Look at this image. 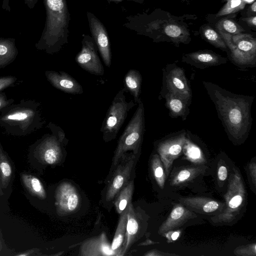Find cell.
Here are the masks:
<instances>
[{
  "label": "cell",
  "mask_w": 256,
  "mask_h": 256,
  "mask_svg": "<svg viewBox=\"0 0 256 256\" xmlns=\"http://www.w3.org/2000/svg\"><path fill=\"white\" fill-rule=\"evenodd\" d=\"M203 84L228 138L234 142L244 140L252 127L254 98L233 94L210 82Z\"/></svg>",
  "instance_id": "6da1fadb"
},
{
  "label": "cell",
  "mask_w": 256,
  "mask_h": 256,
  "mask_svg": "<svg viewBox=\"0 0 256 256\" xmlns=\"http://www.w3.org/2000/svg\"><path fill=\"white\" fill-rule=\"evenodd\" d=\"M46 12L45 25L35 46L52 54L68 43L70 20L66 0H44Z\"/></svg>",
  "instance_id": "7a4b0ae2"
},
{
  "label": "cell",
  "mask_w": 256,
  "mask_h": 256,
  "mask_svg": "<svg viewBox=\"0 0 256 256\" xmlns=\"http://www.w3.org/2000/svg\"><path fill=\"white\" fill-rule=\"evenodd\" d=\"M40 104L22 100L6 107L0 114V127L14 136H26L41 128L45 121L42 116Z\"/></svg>",
  "instance_id": "3957f363"
},
{
  "label": "cell",
  "mask_w": 256,
  "mask_h": 256,
  "mask_svg": "<svg viewBox=\"0 0 256 256\" xmlns=\"http://www.w3.org/2000/svg\"><path fill=\"white\" fill-rule=\"evenodd\" d=\"M144 128V108L140 100L136 112L118 142L109 174L117 166L124 154L128 151H132L134 154H140Z\"/></svg>",
  "instance_id": "277c9868"
},
{
  "label": "cell",
  "mask_w": 256,
  "mask_h": 256,
  "mask_svg": "<svg viewBox=\"0 0 256 256\" xmlns=\"http://www.w3.org/2000/svg\"><path fill=\"white\" fill-rule=\"evenodd\" d=\"M46 127L52 134H46L38 140L33 153L40 162L54 164L62 160L68 140L64 131L59 126L50 122Z\"/></svg>",
  "instance_id": "5b68a950"
},
{
  "label": "cell",
  "mask_w": 256,
  "mask_h": 256,
  "mask_svg": "<svg viewBox=\"0 0 256 256\" xmlns=\"http://www.w3.org/2000/svg\"><path fill=\"white\" fill-rule=\"evenodd\" d=\"M230 51L231 61L239 67H255L256 40L252 36L238 34L234 36L218 30Z\"/></svg>",
  "instance_id": "8992f818"
},
{
  "label": "cell",
  "mask_w": 256,
  "mask_h": 256,
  "mask_svg": "<svg viewBox=\"0 0 256 256\" xmlns=\"http://www.w3.org/2000/svg\"><path fill=\"white\" fill-rule=\"evenodd\" d=\"M124 88L120 89L113 99L100 129L106 142L116 138L129 111L136 106L133 100L127 102Z\"/></svg>",
  "instance_id": "52a82bcc"
},
{
  "label": "cell",
  "mask_w": 256,
  "mask_h": 256,
  "mask_svg": "<svg viewBox=\"0 0 256 256\" xmlns=\"http://www.w3.org/2000/svg\"><path fill=\"white\" fill-rule=\"evenodd\" d=\"M140 154L126 152L122 154L117 166L108 175L104 197L105 202H112L120 190L130 180Z\"/></svg>",
  "instance_id": "ba28073f"
},
{
  "label": "cell",
  "mask_w": 256,
  "mask_h": 256,
  "mask_svg": "<svg viewBox=\"0 0 256 256\" xmlns=\"http://www.w3.org/2000/svg\"><path fill=\"white\" fill-rule=\"evenodd\" d=\"M246 191L240 173L234 170L230 175L227 193L225 195L226 206L222 212L212 218L216 222H228L236 218L244 204Z\"/></svg>",
  "instance_id": "9c48e42d"
},
{
  "label": "cell",
  "mask_w": 256,
  "mask_h": 256,
  "mask_svg": "<svg viewBox=\"0 0 256 256\" xmlns=\"http://www.w3.org/2000/svg\"><path fill=\"white\" fill-rule=\"evenodd\" d=\"M82 48L75 60L79 66L88 72L102 76L104 68L97 52V47L92 36L83 34Z\"/></svg>",
  "instance_id": "30bf717a"
},
{
  "label": "cell",
  "mask_w": 256,
  "mask_h": 256,
  "mask_svg": "<svg viewBox=\"0 0 256 256\" xmlns=\"http://www.w3.org/2000/svg\"><path fill=\"white\" fill-rule=\"evenodd\" d=\"M186 132L182 130L162 140L157 146V151L168 176L174 161L183 151Z\"/></svg>",
  "instance_id": "8fae6325"
},
{
  "label": "cell",
  "mask_w": 256,
  "mask_h": 256,
  "mask_svg": "<svg viewBox=\"0 0 256 256\" xmlns=\"http://www.w3.org/2000/svg\"><path fill=\"white\" fill-rule=\"evenodd\" d=\"M163 88L179 94L192 101V93L183 68L176 64H170L163 70Z\"/></svg>",
  "instance_id": "7c38bea8"
},
{
  "label": "cell",
  "mask_w": 256,
  "mask_h": 256,
  "mask_svg": "<svg viewBox=\"0 0 256 256\" xmlns=\"http://www.w3.org/2000/svg\"><path fill=\"white\" fill-rule=\"evenodd\" d=\"M86 16L92 37L104 64L108 68H110L112 64V52L106 29L100 20L92 12L88 11Z\"/></svg>",
  "instance_id": "4fadbf2b"
},
{
  "label": "cell",
  "mask_w": 256,
  "mask_h": 256,
  "mask_svg": "<svg viewBox=\"0 0 256 256\" xmlns=\"http://www.w3.org/2000/svg\"><path fill=\"white\" fill-rule=\"evenodd\" d=\"M80 202V196L76 188L71 184H61L56 192V205L58 212L68 214L74 212Z\"/></svg>",
  "instance_id": "5bb4252c"
},
{
  "label": "cell",
  "mask_w": 256,
  "mask_h": 256,
  "mask_svg": "<svg viewBox=\"0 0 256 256\" xmlns=\"http://www.w3.org/2000/svg\"><path fill=\"white\" fill-rule=\"evenodd\" d=\"M44 74L47 80L54 87L65 93L79 94L84 92L80 84L65 72L46 70Z\"/></svg>",
  "instance_id": "9a60e30c"
},
{
  "label": "cell",
  "mask_w": 256,
  "mask_h": 256,
  "mask_svg": "<svg viewBox=\"0 0 256 256\" xmlns=\"http://www.w3.org/2000/svg\"><path fill=\"white\" fill-rule=\"evenodd\" d=\"M182 61L196 68L204 69L226 64L227 59L210 50H200L186 54Z\"/></svg>",
  "instance_id": "2e32d148"
},
{
  "label": "cell",
  "mask_w": 256,
  "mask_h": 256,
  "mask_svg": "<svg viewBox=\"0 0 256 256\" xmlns=\"http://www.w3.org/2000/svg\"><path fill=\"white\" fill-rule=\"evenodd\" d=\"M80 255L84 256H116L111 249L104 233L84 241L80 248Z\"/></svg>",
  "instance_id": "e0dca14e"
},
{
  "label": "cell",
  "mask_w": 256,
  "mask_h": 256,
  "mask_svg": "<svg viewBox=\"0 0 256 256\" xmlns=\"http://www.w3.org/2000/svg\"><path fill=\"white\" fill-rule=\"evenodd\" d=\"M164 94L170 116L181 117L185 120L190 112L189 106L192 101L170 92H166Z\"/></svg>",
  "instance_id": "ac0fdd59"
},
{
  "label": "cell",
  "mask_w": 256,
  "mask_h": 256,
  "mask_svg": "<svg viewBox=\"0 0 256 256\" xmlns=\"http://www.w3.org/2000/svg\"><path fill=\"white\" fill-rule=\"evenodd\" d=\"M192 216L190 211L182 206L178 205L173 208L168 218L160 228L158 233L166 234L168 232L180 226Z\"/></svg>",
  "instance_id": "d6986e66"
},
{
  "label": "cell",
  "mask_w": 256,
  "mask_h": 256,
  "mask_svg": "<svg viewBox=\"0 0 256 256\" xmlns=\"http://www.w3.org/2000/svg\"><path fill=\"white\" fill-rule=\"evenodd\" d=\"M139 228L134 207L130 204L128 207L127 222L124 240L122 246L121 256H124L134 242Z\"/></svg>",
  "instance_id": "ffe728a7"
},
{
  "label": "cell",
  "mask_w": 256,
  "mask_h": 256,
  "mask_svg": "<svg viewBox=\"0 0 256 256\" xmlns=\"http://www.w3.org/2000/svg\"><path fill=\"white\" fill-rule=\"evenodd\" d=\"M18 54L15 38H0V69L12 63Z\"/></svg>",
  "instance_id": "44dd1931"
},
{
  "label": "cell",
  "mask_w": 256,
  "mask_h": 256,
  "mask_svg": "<svg viewBox=\"0 0 256 256\" xmlns=\"http://www.w3.org/2000/svg\"><path fill=\"white\" fill-rule=\"evenodd\" d=\"M142 76L140 72L136 70H130L126 74L124 79V88L134 98V102L138 103L140 100V95L141 92Z\"/></svg>",
  "instance_id": "7402d4cb"
},
{
  "label": "cell",
  "mask_w": 256,
  "mask_h": 256,
  "mask_svg": "<svg viewBox=\"0 0 256 256\" xmlns=\"http://www.w3.org/2000/svg\"><path fill=\"white\" fill-rule=\"evenodd\" d=\"M134 182L130 180L118 192L114 199V205L116 212L120 214L132 204L134 190Z\"/></svg>",
  "instance_id": "603a6c76"
},
{
  "label": "cell",
  "mask_w": 256,
  "mask_h": 256,
  "mask_svg": "<svg viewBox=\"0 0 256 256\" xmlns=\"http://www.w3.org/2000/svg\"><path fill=\"white\" fill-rule=\"evenodd\" d=\"M128 207L120 214L114 237L110 244L111 249L116 253V256H121L122 246L126 231Z\"/></svg>",
  "instance_id": "cb8c5ba5"
},
{
  "label": "cell",
  "mask_w": 256,
  "mask_h": 256,
  "mask_svg": "<svg viewBox=\"0 0 256 256\" xmlns=\"http://www.w3.org/2000/svg\"><path fill=\"white\" fill-rule=\"evenodd\" d=\"M180 201L188 207L206 213L214 212L218 209L220 206L215 200L200 198H182Z\"/></svg>",
  "instance_id": "d4e9b609"
},
{
  "label": "cell",
  "mask_w": 256,
  "mask_h": 256,
  "mask_svg": "<svg viewBox=\"0 0 256 256\" xmlns=\"http://www.w3.org/2000/svg\"><path fill=\"white\" fill-rule=\"evenodd\" d=\"M12 168L10 161L3 151L0 142V195L6 188L12 178Z\"/></svg>",
  "instance_id": "484cf974"
},
{
  "label": "cell",
  "mask_w": 256,
  "mask_h": 256,
  "mask_svg": "<svg viewBox=\"0 0 256 256\" xmlns=\"http://www.w3.org/2000/svg\"><path fill=\"white\" fill-rule=\"evenodd\" d=\"M22 178L24 185L32 194L41 199L46 198V190L38 178L28 174H22Z\"/></svg>",
  "instance_id": "4316f807"
},
{
  "label": "cell",
  "mask_w": 256,
  "mask_h": 256,
  "mask_svg": "<svg viewBox=\"0 0 256 256\" xmlns=\"http://www.w3.org/2000/svg\"><path fill=\"white\" fill-rule=\"evenodd\" d=\"M182 152L187 158L194 163L201 164L205 160L201 149L192 142L188 133Z\"/></svg>",
  "instance_id": "83f0119b"
},
{
  "label": "cell",
  "mask_w": 256,
  "mask_h": 256,
  "mask_svg": "<svg viewBox=\"0 0 256 256\" xmlns=\"http://www.w3.org/2000/svg\"><path fill=\"white\" fill-rule=\"evenodd\" d=\"M151 167L154 176L159 186L162 188L165 182L166 176L159 155L155 154L152 158Z\"/></svg>",
  "instance_id": "f1b7e54d"
},
{
  "label": "cell",
  "mask_w": 256,
  "mask_h": 256,
  "mask_svg": "<svg viewBox=\"0 0 256 256\" xmlns=\"http://www.w3.org/2000/svg\"><path fill=\"white\" fill-rule=\"evenodd\" d=\"M203 34L208 42L223 50H228V47L222 38L212 28L208 26L203 30Z\"/></svg>",
  "instance_id": "f546056e"
},
{
  "label": "cell",
  "mask_w": 256,
  "mask_h": 256,
  "mask_svg": "<svg viewBox=\"0 0 256 256\" xmlns=\"http://www.w3.org/2000/svg\"><path fill=\"white\" fill-rule=\"evenodd\" d=\"M217 28L232 36L240 34L244 31L241 26L229 19H224L220 21L218 24Z\"/></svg>",
  "instance_id": "4dcf8cb0"
},
{
  "label": "cell",
  "mask_w": 256,
  "mask_h": 256,
  "mask_svg": "<svg viewBox=\"0 0 256 256\" xmlns=\"http://www.w3.org/2000/svg\"><path fill=\"white\" fill-rule=\"evenodd\" d=\"M198 168H186L181 170L174 178L172 184H177L188 181L200 172Z\"/></svg>",
  "instance_id": "1f68e13d"
},
{
  "label": "cell",
  "mask_w": 256,
  "mask_h": 256,
  "mask_svg": "<svg viewBox=\"0 0 256 256\" xmlns=\"http://www.w3.org/2000/svg\"><path fill=\"white\" fill-rule=\"evenodd\" d=\"M226 4L217 14L216 16L229 14L242 9L246 3L242 0H226Z\"/></svg>",
  "instance_id": "d6a6232c"
},
{
  "label": "cell",
  "mask_w": 256,
  "mask_h": 256,
  "mask_svg": "<svg viewBox=\"0 0 256 256\" xmlns=\"http://www.w3.org/2000/svg\"><path fill=\"white\" fill-rule=\"evenodd\" d=\"M164 32L168 36L176 40L180 39L182 32L180 26L174 24H169L166 27Z\"/></svg>",
  "instance_id": "836d02e7"
},
{
  "label": "cell",
  "mask_w": 256,
  "mask_h": 256,
  "mask_svg": "<svg viewBox=\"0 0 256 256\" xmlns=\"http://www.w3.org/2000/svg\"><path fill=\"white\" fill-rule=\"evenodd\" d=\"M17 78L12 76H0V92L12 86L16 82Z\"/></svg>",
  "instance_id": "e575fe53"
},
{
  "label": "cell",
  "mask_w": 256,
  "mask_h": 256,
  "mask_svg": "<svg viewBox=\"0 0 256 256\" xmlns=\"http://www.w3.org/2000/svg\"><path fill=\"white\" fill-rule=\"evenodd\" d=\"M14 100L8 98L6 93L0 92V114L6 107L14 103Z\"/></svg>",
  "instance_id": "d590c367"
},
{
  "label": "cell",
  "mask_w": 256,
  "mask_h": 256,
  "mask_svg": "<svg viewBox=\"0 0 256 256\" xmlns=\"http://www.w3.org/2000/svg\"><path fill=\"white\" fill-rule=\"evenodd\" d=\"M228 176V170L224 166H220L218 170V178L220 180H225Z\"/></svg>",
  "instance_id": "8d00e7d4"
},
{
  "label": "cell",
  "mask_w": 256,
  "mask_h": 256,
  "mask_svg": "<svg viewBox=\"0 0 256 256\" xmlns=\"http://www.w3.org/2000/svg\"><path fill=\"white\" fill-rule=\"evenodd\" d=\"M38 1V0H24V2L29 8L32 10L37 4Z\"/></svg>",
  "instance_id": "74e56055"
},
{
  "label": "cell",
  "mask_w": 256,
  "mask_h": 256,
  "mask_svg": "<svg viewBox=\"0 0 256 256\" xmlns=\"http://www.w3.org/2000/svg\"><path fill=\"white\" fill-rule=\"evenodd\" d=\"M2 8L3 10L10 12L11 8L10 6V0H2Z\"/></svg>",
  "instance_id": "f35d334b"
},
{
  "label": "cell",
  "mask_w": 256,
  "mask_h": 256,
  "mask_svg": "<svg viewBox=\"0 0 256 256\" xmlns=\"http://www.w3.org/2000/svg\"><path fill=\"white\" fill-rule=\"evenodd\" d=\"M244 20H245L246 22L248 24L252 26H256V16H252V17H250L248 18H245V19H244Z\"/></svg>",
  "instance_id": "ab89813d"
},
{
  "label": "cell",
  "mask_w": 256,
  "mask_h": 256,
  "mask_svg": "<svg viewBox=\"0 0 256 256\" xmlns=\"http://www.w3.org/2000/svg\"><path fill=\"white\" fill-rule=\"evenodd\" d=\"M107 0L108 2L110 4V3H111L112 2L117 3V2H120L124 0ZM131 0V1H133V2L140 3V4H141L143 2V0Z\"/></svg>",
  "instance_id": "60d3db41"
},
{
  "label": "cell",
  "mask_w": 256,
  "mask_h": 256,
  "mask_svg": "<svg viewBox=\"0 0 256 256\" xmlns=\"http://www.w3.org/2000/svg\"><path fill=\"white\" fill-rule=\"evenodd\" d=\"M180 234V232L179 231H176L172 232L170 235L172 240H176L179 236Z\"/></svg>",
  "instance_id": "b9f144b4"
},
{
  "label": "cell",
  "mask_w": 256,
  "mask_h": 256,
  "mask_svg": "<svg viewBox=\"0 0 256 256\" xmlns=\"http://www.w3.org/2000/svg\"><path fill=\"white\" fill-rule=\"evenodd\" d=\"M251 10L254 13L256 12V2H254L251 6Z\"/></svg>",
  "instance_id": "7bdbcfd3"
},
{
  "label": "cell",
  "mask_w": 256,
  "mask_h": 256,
  "mask_svg": "<svg viewBox=\"0 0 256 256\" xmlns=\"http://www.w3.org/2000/svg\"><path fill=\"white\" fill-rule=\"evenodd\" d=\"M242 1L245 2L246 3H250L254 2V0H242Z\"/></svg>",
  "instance_id": "ee69618b"
},
{
  "label": "cell",
  "mask_w": 256,
  "mask_h": 256,
  "mask_svg": "<svg viewBox=\"0 0 256 256\" xmlns=\"http://www.w3.org/2000/svg\"><path fill=\"white\" fill-rule=\"evenodd\" d=\"M1 248H2V242L0 241V250H1Z\"/></svg>",
  "instance_id": "f6af8a7d"
}]
</instances>
